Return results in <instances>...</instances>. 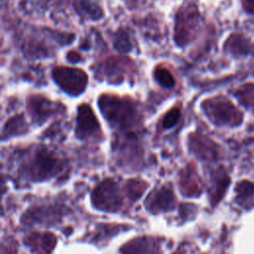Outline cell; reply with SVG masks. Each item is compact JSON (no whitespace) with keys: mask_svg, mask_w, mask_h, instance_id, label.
<instances>
[{"mask_svg":"<svg viewBox=\"0 0 254 254\" xmlns=\"http://www.w3.org/2000/svg\"><path fill=\"white\" fill-rule=\"evenodd\" d=\"M173 203L174 195L172 190L167 188H163L156 193L153 205L159 210H168L173 207Z\"/></svg>","mask_w":254,"mask_h":254,"instance_id":"7c38bea8","label":"cell"},{"mask_svg":"<svg viewBox=\"0 0 254 254\" xmlns=\"http://www.w3.org/2000/svg\"><path fill=\"white\" fill-rule=\"evenodd\" d=\"M113 45H114V48L120 53L130 52L132 49V43L127 31L123 29L118 30L114 35Z\"/></svg>","mask_w":254,"mask_h":254,"instance_id":"4fadbf2b","label":"cell"},{"mask_svg":"<svg viewBox=\"0 0 254 254\" xmlns=\"http://www.w3.org/2000/svg\"><path fill=\"white\" fill-rule=\"evenodd\" d=\"M179 118H180V110L178 108H173L165 115L163 120V127L164 128L173 127L178 122Z\"/></svg>","mask_w":254,"mask_h":254,"instance_id":"2e32d148","label":"cell"},{"mask_svg":"<svg viewBox=\"0 0 254 254\" xmlns=\"http://www.w3.org/2000/svg\"><path fill=\"white\" fill-rule=\"evenodd\" d=\"M204 110L215 124L234 126L242 121L241 113L227 99L213 98L204 103Z\"/></svg>","mask_w":254,"mask_h":254,"instance_id":"277c9868","label":"cell"},{"mask_svg":"<svg viewBox=\"0 0 254 254\" xmlns=\"http://www.w3.org/2000/svg\"><path fill=\"white\" fill-rule=\"evenodd\" d=\"M237 198L248 199V197H252L254 195V183L251 182H240L236 186Z\"/></svg>","mask_w":254,"mask_h":254,"instance_id":"9a60e30c","label":"cell"},{"mask_svg":"<svg viewBox=\"0 0 254 254\" xmlns=\"http://www.w3.org/2000/svg\"><path fill=\"white\" fill-rule=\"evenodd\" d=\"M4 191H5V183H4L3 178L0 176V195H1V193H3Z\"/></svg>","mask_w":254,"mask_h":254,"instance_id":"d6986e66","label":"cell"},{"mask_svg":"<svg viewBox=\"0 0 254 254\" xmlns=\"http://www.w3.org/2000/svg\"><path fill=\"white\" fill-rule=\"evenodd\" d=\"M55 82L67 94L77 96L81 94L87 85L86 73L75 67L57 66L52 71Z\"/></svg>","mask_w":254,"mask_h":254,"instance_id":"7a4b0ae2","label":"cell"},{"mask_svg":"<svg viewBox=\"0 0 254 254\" xmlns=\"http://www.w3.org/2000/svg\"><path fill=\"white\" fill-rule=\"evenodd\" d=\"M75 10L84 18L98 20L103 16V10L95 0H74Z\"/></svg>","mask_w":254,"mask_h":254,"instance_id":"9c48e42d","label":"cell"},{"mask_svg":"<svg viewBox=\"0 0 254 254\" xmlns=\"http://www.w3.org/2000/svg\"><path fill=\"white\" fill-rule=\"evenodd\" d=\"M61 167L59 159L51 151L41 148L34 154L26 172L32 180L42 181L55 176L61 171Z\"/></svg>","mask_w":254,"mask_h":254,"instance_id":"3957f363","label":"cell"},{"mask_svg":"<svg viewBox=\"0 0 254 254\" xmlns=\"http://www.w3.org/2000/svg\"><path fill=\"white\" fill-rule=\"evenodd\" d=\"M66 59H67V61L68 62H70V63H77V62H79V59H80V56L77 54V53H75L74 51H70L67 55H66Z\"/></svg>","mask_w":254,"mask_h":254,"instance_id":"e0dca14e","label":"cell"},{"mask_svg":"<svg viewBox=\"0 0 254 254\" xmlns=\"http://www.w3.org/2000/svg\"><path fill=\"white\" fill-rule=\"evenodd\" d=\"M244 6L245 8L250 12L254 14V0H244Z\"/></svg>","mask_w":254,"mask_h":254,"instance_id":"ac0fdd59","label":"cell"},{"mask_svg":"<svg viewBox=\"0 0 254 254\" xmlns=\"http://www.w3.org/2000/svg\"><path fill=\"white\" fill-rule=\"evenodd\" d=\"M31 240L33 241V250L40 252V253H49L54 248V245L56 243V239L52 234L46 233L38 235V237H31Z\"/></svg>","mask_w":254,"mask_h":254,"instance_id":"8fae6325","label":"cell"},{"mask_svg":"<svg viewBox=\"0 0 254 254\" xmlns=\"http://www.w3.org/2000/svg\"><path fill=\"white\" fill-rule=\"evenodd\" d=\"M28 131V125L23 114L15 115L8 119L4 128L2 138H11L14 136H19Z\"/></svg>","mask_w":254,"mask_h":254,"instance_id":"30bf717a","label":"cell"},{"mask_svg":"<svg viewBox=\"0 0 254 254\" xmlns=\"http://www.w3.org/2000/svg\"><path fill=\"white\" fill-rule=\"evenodd\" d=\"M29 110L36 122L42 124L54 112L53 103L42 96H33L29 99Z\"/></svg>","mask_w":254,"mask_h":254,"instance_id":"ba28073f","label":"cell"},{"mask_svg":"<svg viewBox=\"0 0 254 254\" xmlns=\"http://www.w3.org/2000/svg\"><path fill=\"white\" fill-rule=\"evenodd\" d=\"M100 131L98 120L88 104H81L77 108L75 134L79 139L94 136Z\"/></svg>","mask_w":254,"mask_h":254,"instance_id":"52a82bcc","label":"cell"},{"mask_svg":"<svg viewBox=\"0 0 254 254\" xmlns=\"http://www.w3.org/2000/svg\"><path fill=\"white\" fill-rule=\"evenodd\" d=\"M92 200L96 207L104 210H115L120 205L116 184L107 180L102 182L93 191Z\"/></svg>","mask_w":254,"mask_h":254,"instance_id":"5b68a950","label":"cell"},{"mask_svg":"<svg viewBox=\"0 0 254 254\" xmlns=\"http://www.w3.org/2000/svg\"><path fill=\"white\" fill-rule=\"evenodd\" d=\"M197 18L198 13L194 7H188L178 13L175 34L178 45L182 46L190 39L191 32L197 25Z\"/></svg>","mask_w":254,"mask_h":254,"instance_id":"8992f818","label":"cell"},{"mask_svg":"<svg viewBox=\"0 0 254 254\" xmlns=\"http://www.w3.org/2000/svg\"><path fill=\"white\" fill-rule=\"evenodd\" d=\"M156 80L164 87L170 88L175 85V79L172 73L165 67H157L155 70Z\"/></svg>","mask_w":254,"mask_h":254,"instance_id":"5bb4252c","label":"cell"},{"mask_svg":"<svg viewBox=\"0 0 254 254\" xmlns=\"http://www.w3.org/2000/svg\"><path fill=\"white\" fill-rule=\"evenodd\" d=\"M98 104L103 116L113 127L128 129L136 124L137 112L131 101L111 95H102Z\"/></svg>","mask_w":254,"mask_h":254,"instance_id":"6da1fadb","label":"cell"}]
</instances>
